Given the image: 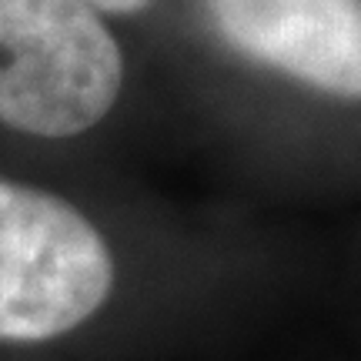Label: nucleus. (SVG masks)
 <instances>
[{"instance_id": "f257e3e1", "label": "nucleus", "mask_w": 361, "mask_h": 361, "mask_svg": "<svg viewBox=\"0 0 361 361\" xmlns=\"http://www.w3.org/2000/svg\"><path fill=\"white\" fill-rule=\"evenodd\" d=\"M121 80V47L87 0H0V124L84 134L114 107Z\"/></svg>"}, {"instance_id": "f03ea898", "label": "nucleus", "mask_w": 361, "mask_h": 361, "mask_svg": "<svg viewBox=\"0 0 361 361\" xmlns=\"http://www.w3.org/2000/svg\"><path fill=\"white\" fill-rule=\"evenodd\" d=\"M114 288L101 231L64 197L0 178V341L74 331Z\"/></svg>"}, {"instance_id": "7ed1b4c3", "label": "nucleus", "mask_w": 361, "mask_h": 361, "mask_svg": "<svg viewBox=\"0 0 361 361\" xmlns=\"http://www.w3.org/2000/svg\"><path fill=\"white\" fill-rule=\"evenodd\" d=\"M211 13L241 54L361 101V0H211Z\"/></svg>"}, {"instance_id": "20e7f679", "label": "nucleus", "mask_w": 361, "mask_h": 361, "mask_svg": "<svg viewBox=\"0 0 361 361\" xmlns=\"http://www.w3.org/2000/svg\"><path fill=\"white\" fill-rule=\"evenodd\" d=\"M94 11H107V13H134L147 7L151 0H87Z\"/></svg>"}]
</instances>
